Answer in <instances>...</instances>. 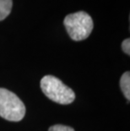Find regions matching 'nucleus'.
Returning a JSON list of instances; mask_svg holds the SVG:
<instances>
[{
	"label": "nucleus",
	"instance_id": "obj_1",
	"mask_svg": "<svg viewBox=\"0 0 130 131\" xmlns=\"http://www.w3.org/2000/svg\"><path fill=\"white\" fill-rule=\"evenodd\" d=\"M41 88L46 96L58 104H70L75 99L74 91L52 75H46L41 80Z\"/></svg>",
	"mask_w": 130,
	"mask_h": 131
},
{
	"label": "nucleus",
	"instance_id": "obj_2",
	"mask_svg": "<svg viewBox=\"0 0 130 131\" xmlns=\"http://www.w3.org/2000/svg\"><path fill=\"white\" fill-rule=\"evenodd\" d=\"M63 24L71 39L77 41L89 37L94 27L92 18L85 11H79L67 15Z\"/></svg>",
	"mask_w": 130,
	"mask_h": 131
},
{
	"label": "nucleus",
	"instance_id": "obj_3",
	"mask_svg": "<svg viewBox=\"0 0 130 131\" xmlns=\"http://www.w3.org/2000/svg\"><path fill=\"white\" fill-rule=\"evenodd\" d=\"M26 114V107L17 95L0 88V117L9 121L19 122Z\"/></svg>",
	"mask_w": 130,
	"mask_h": 131
},
{
	"label": "nucleus",
	"instance_id": "obj_4",
	"mask_svg": "<svg viewBox=\"0 0 130 131\" xmlns=\"http://www.w3.org/2000/svg\"><path fill=\"white\" fill-rule=\"evenodd\" d=\"M120 86L123 95L128 101L130 100V73L129 71L125 72L121 77Z\"/></svg>",
	"mask_w": 130,
	"mask_h": 131
},
{
	"label": "nucleus",
	"instance_id": "obj_5",
	"mask_svg": "<svg viewBox=\"0 0 130 131\" xmlns=\"http://www.w3.org/2000/svg\"><path fill=\"white\" fill-rule=\"evenodd\" d=\"M12 0H0V21L6 19L12 10Z\"/></svg>",
	"mask_w": 130,
	"mask_h": 131
},
{
	"label": "nucleus",
	"instance_id": "obj_6",
	"mask_svg": "<svg viewBox=\"0 0 130 131\" xmlns=\"http://www.w3.org/2000/svg\"><path fill=\"white\" fill-rule=\"evenodd\" d=\"M48 131H74L73 128L62 124H56L49 128Z\"/></svg>",
	"mask_w": 130,
	"mask_h": 131
},
{
	"label": "nucleus",
	"instance_id": "obj_7",
	"mask_svg": "<svg viewBox=\"0 0 130 131\" xmlns=\"http://www.w3.org/2000/svg\"><path fill=\"white\" fill-rule=\"evenodd\" d=\"M122 48H123V52H125L126 54H128V55L130 54V40H129V38H127L123 41V43H122Z\"/></svg>",
	"mask_w": 130,
	"mask_h": 131
}]
</instances>
